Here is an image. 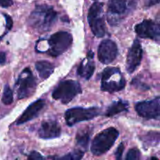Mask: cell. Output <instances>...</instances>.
<instances>
[{
    "instance_id": "obj_12",
    "label": "cell",
    "mask_w": 160,
    "mask_h": 160,
    "mask_svg": "<svg viewBox=\"0 0 160 160\" xmlns=\"http://www.w3.org/2000/svg\"><path fill=\"white\" fill-rule=\"evenodd\" d=\"M118 48L113 41L106 39L102 41L98 48V57L103 64H109L117 58Z\"/></svg>"
},
{
    "instance_id": "obj_26",
    "label": "cell",
    "mask_w": 160,
    "mask_h": 160,
    "mask_svg": "<svg viewBox=\"0 0 160 160\" xmlns=\"http://www.w3.org/2000/svg\"><path fill=\"white\" fill-rule=\"evenodd\" d=\"M13 4L12 0H0V6L3 8H7Z\"/></svg>"
},
{
    "instance_id": "obj_25",
    "label": "cell",
    "mask_w": 160,
    "mask_h": 160,
    "mask_svg": "<svg viewBox=\"0 0 160 160\" xmlns=\"http://www.w3.org/2000/svg\"><path fill=\"white\" fill-rule=\"evenodd\" d=\"M4 17L6 18V28L7 30H11L12 29V20L9 15L7 14H4Z\"/></svg>"
},
{
    "instance_id": "obj_14",
    "label": "cell",
    "mask_w": 160,
    "mask_h": 160,
    "mask_svg": "<svg viewBox=\"0 0 160 160\" xmlns=\"http://www.w3.org/2000/svg\"><path fill=\"white\" fill-rule=\"evenodd\" d=\"M38 133L42 139L56 138L60 136L61 128L56 120H46L42 123Z\"/></svg>"
},
{
    "instance_id": "obj_6",
    "label": "cell",
    "mask_w": 160,
    "mask_h": 160,
    "mask_svg": "<svg viewBox=\"0 0 160 160\" xmlns=\"http://www.w3.org/2000/svg\"><path fill=\"white\" fill-rule=\"evenodd\" d=\"M81 87L79 83L73 80L64 81L59 83L52 92V98L59 100L62 104L70 102L75 96L81 93Z\"/></svg>"
},
{
    "instance_id": "obj_16",
    "label": "cell",
    "mask_w": 160,
    "mask_h": 160,
    "mask_svg": "<svg viewBox=\"0 0 160 160\" xmlns=\"http://www.w3.org/2000/svg\"><path fill=\"white\" fill-rule=\"evenodd\" d=\"M35 68L42 79H47L54 71V66L48 61L42 60L35 62Z\"/></svg>"
},
{
    "instance_id": "obj_2",
    "label": "cell",
    "mask_w": 160,
    "mask_h": 160,
    "mask_svg": "<svg viewBox=\"0 0 160 160\" xmlns=\"http://www.w3.org/2000/svg\"><path fill=\"white\" fill-rule=\"evenodd\" d=\"M138 0H109L107 19L111 25H117L123 18L132 12L137 6Z\"/></svg>"
},
{
    "instance_id": "obj_24",
    "label": "cell",
    "mask_w": 160,
    "mask_h": 160,
    "mask_svg": "<svg viewBox=\"0 0 160 160\" xmlns=\"http://www.w3.org/2000/svg\"><path fill=\"white\" fill-rule=\"evenodd\" d=\"M28 159H31V160L43 159H44V157L40 154V153H38V152H35V151L31 152V154L28 156Z\"/></svg>"
},
{
    "instance_id": "obj_4",
    "label": "cell",
    "mask_w": 160,
    "mask_h": 160,
    "mask_svg": "<svg viewBox=\"0 0 160 160\" xmlns=\"http://www.w3.org/2000/svg\"><path fill=\"white\" fill-rule=\"evenodd\" d=\"M101 89L109 93L119 92L124 88L126 81L117 67H107L102 73Z\"/></svg>"
},
{
    "instance_id": "obj_21",
    "label": "cell",
    "mask_w": 160,
    "mask_h": 160,
    "mask_svg": "<svg viewBox=\"0 0 160 160\" xmlns=\"http://www.w3.org/2000/svg\"><path fill=\"white\" fill-rule=\"evenodd\" d=\"M84 156V152L81 150H76V151L70 152L66 156L59 157V159H69V160H79L81 159Z\"/></svg>"
},
{
    "instance_id": "obj_10",
    "label": "cell",
    "mask_w": 160,
    "mask_h": 160,
    "mask_svg": "<svg viewBox=\"0 0 160 160\" xmlns=\"http://www.w3.org/2000/svg\"><path fill=\"white\" fill-rule=\"evenodd\" d=\"M159 97L149 101L140 102L135 106V110L140 117L143 118L156 119L159 118Z\"/></svg>"
},
{
    "instance_id": "obj_22",
    "label": "cell",
    "mask_w": 160,
    "mask_h": 160,
    "mask_svg": "<svg viewBox=\"0 0 160 160\" xmlns=\"http://www.w3.org/2000/svg\"><path fill=\"white\" fill-rule=\"evenodd\" d=\"M139 159H140V152L138 151V149L134 148L128 151L126 156L127 160H138Z\"/></svg>"
},
{
    "instance_id": "obj_23",
    "label": "cell",
    "mask_w": 160,
    "mask_h": 160,
    "mask_svg": "<svg viewBox=\"0 0 160 160\" xmlns=\"http://www.w3.org/2000/svg\"><path fill=\"white\" fill-rule=\"evenodd\" d=\"M123 151H124V145L123 143L120 144L117 148V152H116V159H121L122 156H123Z\"/></svg>"
},
{
    "instance_id": "obj_27",
    "label": "cell",
    "mask_w": 160,
    "mask_h": 160,
    "mask_svg": "<svg viewBox=\"0 0 160 160\" xmlns=\"http://www.w3.org/2000/svg\"><path fill=\"white\" fill-rule=\"evenodd\" d=\"M160 0H145V6L146 7H151V6H154V5L159 4Z\"/></svg>"
},
{
    "instance_id": "obj_28",
    "label": "cell",
    "mask_w": 160,
    "mask_h": 160,
    "mask_svg": "<svg viewBox=\"0 0 160 160\" xmlns=\"http://www.w3.org/2000/svg\"><path fill=\"white\" fill-rule=\"evenodd\" d=\"M6 62V53L0 52V65H3Z\"/></svg>"
},
{
    "instance_id": "obj_5",
    "label": "cell",
    "mask_w": 160,
    "mask_h": 160,
    "mask_svg": "<svg viewBox=\"0 0 160 160\" xmlns=\"http://www.w3.org/2000/svg\"><path fill=\"white\" fill-rule=\"evenodd\" d=\"M88 20L92 33L98 38H102L106 34V23L103 12V3L94 2L88 14Z\"/></svg>"
},
{
    "instance_id": "obj_19",
    "label": "cell",
    "mask_w": 160,
    "mask_h": 160,
    "mask_svg": "<svg viewBox=\"0 0 160 160\" xmlns=\"http://www.w3.org/2000/svg\"><path fill=\"white\" fill-rule=\"evenodd\" d=\"M90 129L88 128H84L81 131H78L76 136L77 144L79 146L87 149L88 147L89 142H90Z\"/></svg>"
},
{
    "instance_id": "obj_11",
    "label": "cell",
    "mask_w": 160,
    "mask_h": 160,
    "mask_svg": "<svg viewBox=\"0 0 160 160\" xmlns=\"http://www.w3.org/2000/svg\"><path fill=\"white\" fill-rule=\"evenodd\" d=\"M135 32L142 38H150L159 42L160 27L158 23L151 20H145L134 27Z\"/></svg>"
},
{
    "instance_id": "obj_3",
    "label": "cell",
    "mask_w": 160,
    "mask_h": 160,
    "mask_svg": "<svg viewBox=\"0 0 160 160\" xmlns=\"http://www.w3.org/2000/svg\"><path fill=\"white\" fill-rule=\"evenodd\" d=\"M119 136V131L114 128L104 130L93 139L91 151L94 156H102L112 147Z\"/></svg>"
},
{
    "instance_id": "obj_1",
    "label": "cell",
    "mask_w": 160,
    "mask_h": 160,
    "mask_svg": "<svg viewBox=\"0 0 160 160\" xmlns=\"http://www.w3.org/2000/svg\"><path fill=\"white\" fill-rule=\"evenodd\" d=\"M57 19V12L52 6L39 5L34 8L28 18V23L38 32L49 31Z\"/></svg>"
},
{
    "instance_id": "obj_15",
    "label": "cell",
    "mask_w": 160,
    "mask_h": 160,
    "mask_svg": "<svg viewBox=\"0 0 160 160\" xmlns=\"http://www.w3.org/2000/svg\"><path fill=\"white\" fill-rule=\"evenodd\" d=\"M45 105V100L43 99H38L37 101H35L34 102H33L32 104L30 105L28 108L26 109V110L23 112V113L19 117L18 120L16 121L17 125H20L25 123L26 122L31 120L32 119H34V117H37L38 115L39 112L42 111V109H43L44 106Z\"/></svg>"
},
{
    "instance_id": "obj_9",
    "label": "cell",
    "mask_w": 160,
    "mask_h": 160,
    "mask_svg": "<svg viewBox=\"0 0 160 160\" xmlns=\"http://www.w3.org/2000/svg\"><path fill=\"white\" fill-rule=\"evenodd\" d=\"M99 114L100 109L97 107H75L68 109L66 112L65 120L69 127H72L79 122L87 121L94 119Z\"/></svg>"
},
{
    "instance_id": "obj_20",
    "label": "cell",
    "mask_w": 160,
    "mask_h": 160,
    "mask_svg": "<svg viewBox=\"0 0 160 160\" xmlns=\"http://www.w3.org/2000/svg\"><path fill=\"white\" fill-rule=\"evenodd\" d=\"M2 102L5 105H10L13 102V94H12V91L11 90L10 87L8 84H6L4 87V89H3Z\"/></svg>"
},
{
    "instance_id": "obj_18",
    "label": "cell",
    "mask_w": 160,
    "mask_h": 160,
    "mask_svg": "<svg viewBox=\"0 0 160 160\" xmlns=\"http://www.w3.org/2000/svg\"><path fill=\"white\" fill-rule=\"evenodd\" d=\"M95 71V65L92 62H88L84 64V62H81L78 68V74L86 80H89L93 75Z\"/></svg>"
},
{
    "instance_id": "obj_13",
    "label": "cell",
    "mask_w": 160,
    "mask_h": 160,
    "mask_svg": "<svg viewBox=\"0 0 160 160\" xmlns=\"http://www.w3.org/2000/svg\"><path fill=\"white\" fill-rule=\"evenodd\" d=\"M142 48L140 42L135 40L132 46L128 51L127 57V71L129 73H132L141 64L142 59Z\"/></svg>"
},
{
    "instance_id": "obj_17",
    "label": "cell",
    "mask_w": 160,
    "mask_h": 160,
    "mask_svg": "<svg viewBox=\"0 0 160 160\" xmlns=\"http://www.w3.org/2000/svg\"><path fill=\"white\" fill-rule=\"evenodd\" d=\"M128 106H129V104L127 102L122 101V100L115 102L108 107L105 115L106 117H112L120 112H127L128 110Z\"/></svg>"
},
{
    "instance_id": "obj_8",
    "label": "cell",
    "mask_w": 160,
    "mask_h": 160,
    "mask_svg": "<svg viewBox=\"0 0 160 160\" xmlns=\"http://www.w3.org/2000/svg\"><path fill=\"white\" fill-rule=\"evenodd\" d=\"M15 87L17 88V97L19 99L26 98L33 95L36 88V78L29 67H27L22 71L16 81Z\"/></svg>"
},
{
    "instance_id": "obj_7",
    "label": "cell",
    "mask_w": 160,
    "mask_h": 160,
    "mask_svg": "<svg viewBox=\"0 0 160 160\" xmlns=\"http://www.w3.org/2000/svg\"><path fill=\"white\" fill-rule=\"evenodd\" d=\"M49 48L48 53L53 57H57L63 54L71 46L73 43V37L66 31H59L50 37L48 41Z\"/></svg>"
}]
</instances>
